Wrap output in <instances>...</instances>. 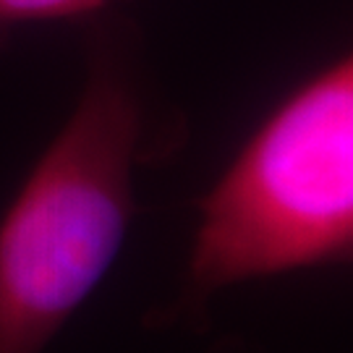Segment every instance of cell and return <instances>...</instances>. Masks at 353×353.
I'll use <instances>...</instances> for the list:
<instances>
[{
  "instance_id": "1",
  "label": "cell",
  "mask_w": 353,
  "mask_h": 353,
  "mask_svg": "<svg viewBox=\"0 0 353 353\" xmlns=\"http://www.w3.org/2000/svg\"><path fill=\"white\" fill-rule=\"evenodd\" d=\"M141 137L131 65L94 55L71 115L0 217V353H42L110 272L137 207Z\"/></svg>"
},
{
  "instance_id": "2",
  "label": "cell",
  "mask_w": 353,
  "mask_h": 353,
  "mask_svg": "<svg viewBox=\"0 0 353 353\" xmlns=\"http://www.w3.org/2000/svg\"><path fill=\"white\" fill-rule=\"evenodd\" d=\"M353 254V61L290 92L199 199L181 314L230 285L345 265Z\"/></svg>"
},
{
  "instance_id": "3",
  "label": "cell",
  "mask_w": 353,
  "mask_h": 353,
  "mask_svg": "<svg viewBox=\"0 0 353 353\" xmlns=\"http://www.w3.org/2000/svg\"><path fill=\"white\" fill-rule=\"evenodd\" d=\"M105 6L108 0H0V32L21 24L81 19Z\"/></svg>"
}]
</instances>
